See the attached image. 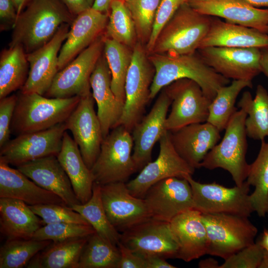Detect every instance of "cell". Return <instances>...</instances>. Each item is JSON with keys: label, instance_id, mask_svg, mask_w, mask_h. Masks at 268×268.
<instances>
[{"label": "cell", "instance_id": "30bf717a", "mask_svg": "<svg viewBox=\"0 0 268 268\" xmlns=\"http://www.w3.org/2000/svg\"><path fill=\"white\" fill-rule=\"evenodd\" d=\"M171 100L165 128L174 131L187 125L206 122L211 102L196 81L178 79L164 88Z\"/></svg>", "mask_w": 268, "mask_h": 268}, {"label": "cell", "instance_id": "74e56055", "mask_svg": "<svg viewBox=\"0 0 268 268\" xmlns=\"http://www.w3.org/2000/svg\"><path fill=\"white\" fill-rule=\"evenodd\" d=\"M120 259L118 247L95 232L88 238L80 257L78 268H117Z\"/></svg>", "mask_w": 268, "mask_h": 268}, {"label": "cell", "instance_id": "7c38bea8", "mask_svg": "<svg viewBox=\"0 0 268 268\" xmlns=\"http://www.w3.org/2000/svg\"><path fill=\"white\" fill-rule=\"evenodd\" d=\"M67 130L65 122L45 130L17 135L0 148V160L17 166L45 156L57 155Z\"/></svg>", "mask_w": 268, "mask_h": 268}, {"label": "cell", "instance_id": "277c9868", "mask_svg": "<svg viewBox=\"0 0 268 268\" xmlns=\"http://www.w3.org/2000/svg\"><path fill=\"white\" fill-rule=\"evenodd\" d=\"M212 19L210 16L195 10L187 2L183 3L160 32L150 53L196 52L209 30Z\"/></svg>", "mask_w": 268, "mask_h": 268}, {"label": "cell", "instance_id": "9c48e42d", "mask_svg": "<svg viewBox=\"0 0 268 268\" xmlns=\"http://www.w3.org/2000/svg\"><path fill=\"white\" fill-rule=\"evenodd\" d=\"M192 190L193 208L201 213H225L249 217L254 211L250 200V185L228 188L214 182L202 183L192 175L185 177Z\"/></svg>", "mask_w": 268, "mask_h": 268}, {"label": "cell", "instance_id": "680465c9", "mask_svg": "<svg viewBox=\"0 0 268 268\" xmlns=\"http://www.w3.org/2000/svg\"><path fill=\"white\" fill-rule=\"evenodd\" d=\"M205 0V1H212V0Z\"/></svg>", "mask_w": 268, "mask_h": 268}, {"label": "cell", "instance_id": "ab89813d", "mask_svg": "<svg viewBox=\"0 0 268 268\" xmlns=\"http://www.w3.org/2000/svg\"><path fill=\"white\" fill-rule=\"evenodd\" d=\"M50 240L7 239L0 249V268H22L49 246Z\"/></svg>", "mask_w": 268, "mask_h": 268}, {"label": "cell", "instance_id": "83f0119b", "mask_svg": "<svg viewBox=\"0 0 268 268\" xmlns=\"http://www.w3.org/2000/svg\"><path fill=\"white\" fill-rule=\"evenodd\" d=\"M208 47H268V34L257 29L212 18L209 30L199 49Z\"/></svg>", "mask_w": 268, "mask_h": 268}, {"label": "cell", "instance_id": "b9f144b4", "mask_svg": "<svg viewBox=\"0 0 268 268\" xmlns=\"http://www.w3.org/2000/svg\"><path fill=\"white\" fill-rule=\"evenodd\" d=\"M95 232L90 225L60 222L43 225L36 231L32 239L58 242L72 238L87 237Z\"/></svg>", "mask_w": 268, "mask_h": 268}, {"label": "cell", "instance_id": "d6a6232c", "mask_svg": "<svg viewBox=\"0 0 268 268\" xmlns=\"http://www.w3.org/2000/svg\"><path fill=\"white\" fill-rule=\"evenodd\" d=\"M237 106L247 114L245 123L247 136L261 140L268 136V92L266 89L258 85L254 98L249 91L244 92Z\"/></svg>", "mask_w": 268, "mask_h": 268}, {"label": "cell", "instance_id": "60d3db41", "mask_svg": "<svg viewBox=\"0 0 268 268\" xmlns=\"http://www.w3.org/2000/svg\"><path fill=\"white\" fill-rule=\"evenodd\" d=\"M134 23L137 41L148 42L160 0H124Z\"/></svg>", "mask_w": 268, "mask_h": 268}, {"label": "cell", "instance_id": "681fc988", "mask_svg": "<svg viewBox=\"0 0 268 268\" xmlns=\"http://www.w3.org/2000/svg\"><path fill=\"white\" fill-rule=\"evenodd\" d=\"M69 11L76 16L92 7L94 0H62Z\"/></svg>", "mask_w": 268, "mask_h": 268}, {"label": "cell", "instance_id": "d590c367", "mask_svg": "<svg viewBox=\"0 0 268 268\" xmlns=\"http://www.w3.org/2000/svg\"><path fill=\"white\" fill-rule=\"evenodd\" d=\"M104 53L111 73L112 89L118 99L125 102V84L133 49L105 37Z\"/></svg>", "mask_w": 268, "mask_h": 268}, {"label": "cell", "instance_id": "5bb4252c", "mask_svg": "<svg viewBox=\"0 0 268 268\" xmlns=\"http://www.w3.org/2000/svg\"><path fill=\"white\" fill-rule=\"evenodd\" d=\"M198 51L209 67L229 79L252 81L261 72L260 48L208 47Z\"/></svg>", "mask_w": 268, "mask_h": 268}, {"label": "cell", "instance_id": "f35d334b", "mask_svg": "<svg viewBox=\"0 0 268 268\" xmlns=\"http://www.w3.org/2000/svg\"><path fill=\"white\" fill-rule=\"evenodd\" d=\"M104 36L131 49L137 43L134 23L124 0H112Z\"/></svg>", "mask_w": 268, "mask_h": 268}, {"label": "cell", "instance_id": "9a60e30c", "mask_svg": "<svg viewBox=\"0 0 268 268\" xmlns=\"http://www.w3.org/2000/svg\"><path fill=\"white\" fill-rule=\"evenodd\" d=\"M76 107L65 121L87 166L91 169L100 151L103 136L91 91L80 96Z\"/></svg>", "mask_w": 268, "mask_h": 268}, {"label": "cell", "instance_id": "f546056e", "mask_svg": "<svg viewBox=\"0 0 268 268\" xmlns=\"http://www.w3.org/2000/svg\"><path fill=\"white\" fill-rule=\"evenodd\" d=\"M57 156L70 181L77 199L80 203L86 202L92 195L93 178L77 144L67 131Z\"/></svg>", "mask_w": 268, "mask_h": 268}, {"label": "cell", "instance_id": "6da1fadb", "mask_svg": "<svg viewBox=\"0 0 268 268\" xmlns=\"http://www.w3.org/2000/svg\"><path fill=\"white\" fill-rule=\"evenodd\" d=\"M73 15L62 0H32L18 16L9 47L20 45L26 54L47 44Z\"/></svg>", "mask_w": 268, "mask_h": 268}, {"label": "cell", "instance_id": "d4e9b609", "mask_svg": "<svg viewBox=\"0 0 268 268\" xmlns=\"http://www.w3.org/2000/svg\"><path fill=\"white\" fill-rule=\"evenodd\" d=\"M90 84L104 138L118 126L124 107L112 89L111 73L104 51L92 73Z\"/></svg>", "mask_w": 268, "mask_h": 268}, {"label": "cell", "instance_id": "db71d44e", "mask_svg": "<svg viewBox=\"0 0 268 268\" xmlns=\"http://www.w3.org/2000/svg\"><path fill=\"white\" fill-rule=\"evenodd\" d=\"M219 266L218 262L212 258L201 260L199 264V267L201 268H219Z\"/></svg>", "mask_w": 268, "mask_h": 268}, {"label": "cell", "instance_id": "f5cc1de1", "mask_svg": "<svg viewBox=\"0 0 268 268\" xmlns=\"http://www.w3.org/2000/svg\"><path fill=\"white\" fill-rule=\"evenodd\" d=\"M261 72L268 78V47L261 49Z\"/></svg>", "mask_w": 268, "mask_h": 268}, {"label": "cell", "instance_id": "c3c4849f", "mask_svg": "<svg viewBox=\"0 0 268 268\" xmlns=\"http://www.w3.org/2000/svg\"><path fill=\"white\" fill-rule=\"evenodd\" d=\"M17 14L11 0H0V30L13 29Z\"/></svg>", "mask_w": 268, "mask_h": 268}, {"label": "cell", "instance_id": "bcb514c9", "mask_svg": "<svg viewBox=\"0 0 268 268\" xmlns=\"http://www.w3.org/2000/svg\"><path fill=\"white\" fill-rule=\"evenodd\" d=\"M0 148L10 140V127L16 106L17 95L0 99Z\"/></svg>", "mask_w": 268, "mask_h": 268}, {"label": "cell", "instance_id": "52a82bcc", "mask_svg": "<svg viewBox=\"0 0 268 268\" xmlns=\"http://www.w3.org/2000/svg\"><path fill=\"white\" fill-rule=\"evenodd\" d=\"M248 217L225 213H201L207 236V254L225 260L254 243L258 229Z\"/></svg>", "mask_w": 268, "mask_h": 268}, {"label": "cell", "instance_id": "7bdbcfd3", "mask_svg": "<svg viewBox=\"0 0 268 268\" xmlns=\"http://www.w3.org/2000/svg\"><path fill=\"white\" fill-rule=\"evenodd\" d=\"M29 206L42 219L44 225L60 222L90 225L81 214L67 205L44 204Z\"/></svg>", "mask_w": 268, "mask_h": 268}, {"label": "cell", "instance_id": "4316f807", "mask_svg": "<svg viewBox=\"0 0 268 268\" xmlns=\"http://www.w3.org/2000/svg\"><path fill=\"white\" fill-rule=\"evenodd\" d=\"M9 165L0 160V198L17 199L29 205H67L58 196L41 188L17 168H12Z\"/></svg>", "mask_w": 268, "mask_h": 268}, {"label": "cell", "instance_id": "ffe728a7", "mask_svg": "<svg viewBox=\"0 0 268 268\" xmlns=\"http://www.w3.org/2000/svg\"><path fill=\"white\" fill-rule=\"evenodd\" d=\"M171 100L163 88L150 112L133 128V158L137 170L151 161L155 144L167 131L165 122Z\"/></svg>", "mask_w": 268, "mask_h": 268}, {"label": "cell", "instance_id": "e575fe53", "mask_svg": "<svg viewBox=\"0 0 268 268\" xmlns=\"http://www.w3.org/2000/svg\"><path fill=\"white\" fill-rule=\"evenodd\" d=\"M252 86V81L233 80L229 85L220 87L209 106L206 122L220 132L224 130L231 117L238 110L235 104L238 95L245 88Z\"/></svg>", "mask_w": 268, "mask_h": 268}, {"label": "cell", "instance_id": "4fadbf2b", "mask_svg": "<svg viewBox=\"0 0 268 268\" xmlns=\"http://www.w3.org/2000/svg\"><path fill=\"white\" fill-rule=\"evenodd\" d=\"M159 152L153 161L141 170L138 175L126 184L133 196L143 199L147 191L154 184L170 177L185 178L194 174L195 169L178 153L167 131L159 140Z\"/></svg>", "mask_w": 268, "mask_h": 268}, {"label": "cell", "instance_id": "f907efd6", "mask_svg": "<svg viewBox=\"0 0 268 268\" xmlns=\"http://www.w3.org/2000/svg\"><path fill=\"white\" fill-rule=\"evenodd\" d=\"M146 268H175L174 266L168 263L166 259L157 255H148L143 256Z\"/></svg>", "mask_w": 268, "mask_h": 268}, {"label": "cell", "instance_id": "603a6c76", "mask_svg": "<svg viewBox=\"0 0 268 268\" xmlns=\"http://www.w3.org/2000/svg\"><path fill=\"white\" fill-rule=\"evenodd\" d=\"M169 132L176 151L195 169L201 168L206 154L220 139V132L207 122L190 124Z\"/></svg>", "mask_w": 268, "mask_h": 268}, {"label": "cell", "instance_id": "8d00e7d4", "mask_svg": "<svg viewBox=\"0 0 268 268\" xmlns=\"http://www.w3.org/2000/svg\"><path fill=\"white\" fill-rule=\"evenodd\" d=\"M246 181L255 187L250 195L254 211L260 217H265L268 213V142L264 139L261 140L256 159L250 164Z\"/></svg>", "mask_w": 268, "mask_h": 268}, {"label": "cell", "instance_id": "d6986e66", "mask_svg": "<svg viewBox=\"0 0 268 268\" xmlns=\"http://www.w3.org/2000/svg\"><path fill=\"white\" fill-rule=\"evenodd\" d=\"M70 27L68 24H63L47 44L26 54L29 70L26 81L20 89V92L45 95L59 71V55L62 45L67 39Z\"/></svg>", "mask_w": 268, "mask_h": 268}, {"label": "cell", "instance_id": "e0dca14e", "mask_svg": "<svg viewBox=\"0 0 268 268\" xmlns=\"http://www.w3.org/2000/svg\"><path fill=\"white\" fill-rule=\"evenodd\" d=\"M106 215L120 232L151 218L144 199L133 196L125 182L100 185Z\"/></svg>", "mask_w": 268, "mask_h": 268}, {"label": "cell", "instance_id": "cb8c5ba5", "mask_svg": "<svg viewBox=\"0 0 268 268\" xmlns=\"http://www.w3.org/2000/svg\"><path fill=\"white\" fill-rule=\"evenodd\" d=\"M16 168L41 188L58 196L67 206L80 203L70 181L57 155H50L29 161Z\"/></svg>", "mask_w": 268, "mask_h": 268}, {"label": "cell", "instance_id": "484cf974", "mask_svg": "<svg viewBox=\"0 0 268 268\" xmlns=\"http://www.w3.org/2000/svg\"><path fill=\"white\" fill-rule=\"evenodd\" d=\"M169 223L178 246L176 259L189 262L207 254V233L200 211L194 208L188 210Z\"/></svg>", "mask_w": 268, "mask_h": 268}, {"label": "cell", "instance_id": "ac0fdd59", "mask_svg": "<svg viewBox=\"0 0 268 268\" xmlns=\"http://www.w3.org/2000/svg\"><path fill=\"white\" fill-rule=\"evenodd\" d=\"M120 242L142 257L157 255L166 259L177 255L170 223L151 218L122 232Z\"/></svg>", "mask_w": 268, "mask_h": 268}, {"label": "cell", "instance_id": "ee69618b", "mask_svg": "<svg viewBox=\"0 0 268 268\" xmlns=\"http://www.w3.org/2000/svg\"><path fill=\"white\" fill-rule=\"evenodd\" d=\"M265 250L258 241L224 260L219 268H259Z\"/></svg>", "mask_w": 268, "mask_h": 268}, {"label": "cell", "instance_id": "1f68e13d", "mask_svg": "<svg viewBox=\"0 0 268 268\" xmlns=\"http://www.w3.org/2000/svg\"><path fill=\"white\" fill-rule=\"evenodd\" d=\"M29 70L26 54L20 45L1 51L0 55V99L25 83Z\"/></svg>", "mask_w": 268, "mask_h": 268}, {"label": "cell", "instance_id": "8fae6325", "mask_svg": "<svg viewBox=\"0 0 268 268\" xmlns=\"http://www.w3.org/2000/svg\"><path fill=\"white\" fill-rule=\"evenodd\" d=\"M104 39L103 33L59 70L44 96L49 98H65L81 96L91 91L90 77L103 52Z\"/></svg>", "mask_w": 268, "mask_h": 268}, {"label": "cell", "instance_id": "3957f363", "mask_svg": "<svg viewBox=\"0 0 268 268\" xmlns=\"http://www.w3.org/2000/svg\"><path fill=\"white\" fill-rule=\"evenodd\" d=\"M80 97L49 98L37 93L17 95L11 124L16 136L48 129L65 122L78 104Z\"/></svg>", "mask_w": 268, "mask_h": 268}, {"label": "cell", "instance_id": "8992f818", "mask_svg": "<svg viewBox=\"0 0 268 268\" xmlns=\"http://www.w3.org/2000/svg\"><path fill=\"white\" fill-rule=\"evenodd\" d=\"M131 133L119 125L103 138L99 154L91 168L94 182L100 185L125 182L137 170L133 158Z\"/></svg>", "mask_w": 268, "mask_h": 268}, {"label": "cell", "instance_id": "836d02e7", "mask_svg": "<svg viewBox=\"0 0 268 268\" xmlns=\"http://www.w3.org/2000/svg\"><path fill=\"white\" fill-rule=\"evenodd\" d=\"M71 208L81 214L100 236L118 246L121 233L113 226L106 215L101 199L100 185L94 182L92 195L89 201L74 204Z\"/></svg>", "mask_w": 268, "mask_h": 268}, {"label": "cell", "instance_id": "7dc6e473", "mask_svg": "<svg viewBox=\"0 0 268 268\" xmlns=\"http://www.w3.org/2000/svg\"><path fill=\"white\" fill-rule=\"evenodd\" d=\"M120 259L117 268H146L144 258L132 251L121 242L118 245Z\"/></svg>", "mask_w": 268, "mask_h": 268}, {"label": "cell", "instance_id": "91938a15", "mask_svg": "<svg viewBox=\"0 0 268 268\" xmlns=\"http://www.w3.org/2000/svg\"></svg>", "mask_w": 268, "mask_h": 268}, {"label": "cell", "instance_id": "816d5d0a", "mask_svg": "<svg viewBox=\"0 0 268 268\" xmlns=\"http://www.w3.org/2000/svg\"><path fill=\"white\" fill-rule=\"evenodd\" d=\"M112 0H94L92 8L99 12L109 14Z\"/></svg>", "mask_w": 268, "mask_h": 268}, {"label": "cell", "instance_id": "6f0895ef", "mask_svg": "<svg viewBox=\"0 0 268 268\" xmlns=\"http://www.w3.org/2000/svg\"><path fill=\"white\" fill-rule=\"evenodd\" d=\"M259 242L264 250L268 253V230L264 231L261 240Z\"/></svg>", "mask_w": 268, "mask_h": 268}, {"label": "cell", "instance_id": "9f6ffc18", "mask_svg": "<svg viewBox=\"0 0 268 268\" xmlns=\"http://www.w3.org/2000/svg\"><path fill=\"white\" fill-rule=\"evenodd\" d=\"M255 7H268V0H244Z\"/></svg>", "mask_w": 268, "mask_h": 268}, {"label": "cell", "instance_id": "5b68a950", "mask_svg": "<svg viewBox=\"0 0 268 268\" xmlns=\"http://www.w3.org/2000/svg\"><path fill=\"white\" fill-rule=\"evenodd\" d=\"M247 114L242 109L231 117L221 141L206 154L201 167L209 170L220 168L232 176L236 186L246 180L250 164L246 161L248 148L245 120Z\"/></svg>", "mask_w": 268, "mask_h": 268}, {"label": "cell", "instance_id": "4dcf8cb0", "mask_svg": "<svg viewBox=\"0 0 268 268\" xmlns=\"http://www.w3.org/2000/svg\"><path fill=\"white\" fill-rule=\"evenodd\" d=\"M88 237L52 242L35 256L26 267L78 268L80 257Z\"/></svg>", "mask_w": 268, "mask_h": 268}, {"label": "cell", "instance_id": "7a4b0ae2", "mask_svg": "<svg viewBox=\"0 0 268 268\" xmlns=\"http://www.w3.org/2000/svg\"><path fill=\"white\" fill-rule=\"evenodd\" d=\"M148 58L155 68L150 87V99L178 79L188 78L196 81L211 101L217 90L227 85L230 80L209 67L197 52L188 54L150 53Z\"/></svg>", "mask_w": 268, "mask_h": 268}, {"label": "cell", "instance_id": "7402d4cb", "mask_svg": "<svg viewBox=\"0 0 268 268\" xmlns=\"http://www.w3.org/2000/svg\"><path fill=\"white\" fill-rule=\"evenodd\" d=\"M108 19L109 14L102 13L92 8L75 17L59 53V70L104 33Z\"/></svg>", "mask_w": 268, "mask_h": 268}, {"label": "cell", "instance_id": "f1b7e54d", "mask_svg": "<svg viewBox=\"0 0 268 268\" xmlns=\"http://www.w3.org/2000/svg\"><path fill=\"white\" fill-rule=\"evenodd\" d=\"M44 225L42 219L23 201L0 198V231L7 239H32Z\"/></svg>", "mask_w": 268, "mask_h": 268}, {"label": "cell", "instance_id": "ba28073f", "mask_svg": "<svg viewBox=\"0 0 268 268\" xmlns=\"http://www.w3.org/2000/svg\"><path fill=\"white\" fill-rule=\"evenodd\" d=\"M155 68L148 58L145 46L137 42L133 49L131 65L125 84V102L118 126L122 125L131 133L140 121L150 100V87Z\"/></svg>", "mask_w": 268, "mask_h": 268}, {"label": "cell", "instance_id": "44dd1931", "mask_svg": "<svg viewBox=\"0 0 268 268\" xmlns=\"http://www.w3.org/2000/svg\"><path fill=\"white\" fill-rule=\"evenodd\" d=\"M187 2L201 14L268 34V8H259L244 0H188Z\"/></svg>", "mask_w": 268, "mask_h": 268}, {"label": "cell", "instance_id": "11a10c76", "mask_svg": "<svg viewBox=\"0 0 268 268\" xmlns=\"http://www.w3.org/2000/svg\"><path fill=\"white\" fill-rule=\"evenodd\" d=\"M32 0H11L16 9L17 17Z\"/></svg>", "mask_w": 268, "mask_h": 268}, {"label": "cell", "instance_id": "2e32d148", "mask_svg": "<svg viewBox=\"0 0 268 268\" xmlns=\"http://www.w3.org/2000/svg\"><path fill=\"white\" fill-rule=\"evenodd\" d=\"M143 199L151 218L168 222L193 208L192 188L185 178L161 180L147 191Z\"/></svg>", "mask_w": 268, "mask_h": 268}, {"label": "cell", "instance_id": "f6af8a7d", "mask_svg": "<svg viewBox=\"0 0 268 268\" xmlns=\"http://www.w3.org/2000/svg\"><path fill=\"white\" fill-rule=\"evenodd\" d=\"M188 0H160L157 8L152 33L145 46L148 54L152 50L155 41L162 29L174 15L178 8Z\"/></svg>", "mask_w": 268, "mask_h": 268}]
</instances>
